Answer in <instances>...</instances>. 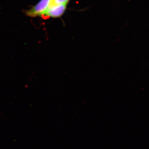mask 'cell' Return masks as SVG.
I'll use <instances>...</instances> for the list:
<instances>
[{
    "mask_svg": "<svg viewBox=\"0 0 149 149\" xmlns=\"http://www.w3.org/2000/svg\"><path fill=\"white\" fill-rule=\"evenodd\" d=\"M67 4H52L50 6L45 14L47 16L49 17L57 18L61 17L66 10Z\"/></svg>",
    "mask_w": 149,
    "mask_h": 149,
    "instance_id": "cell-2",
    "label": "cell"
},
{
    "mask_svg": "<svg viewBox=\"0 0 149 149\" xmlns=\"http://www.w3.org/2000/svg\"><path fill=\"white\" fill-rule=\"evenodd\" d=\"M70 0H52V4H66Z\"/></svg>",
    "mask_w": 149,
    "mask_h": 149,
    "instance_id": "cell-3",
    "label": "cell"
},
{
    "mask_svg": "<svg viewBox=\"0 0 149 149\" xmlns=\"http://www.w3.org/2000/svg\"><path fill=\"white\" fill-rule=\"evenodd\" d=\"M52 3V0H41L36 6L27 11L26 13L28 16L32 17L43 15Z\"/></svg>",
    "mask_w": 149,
    "mask_h": 149,
    "instance_id": "cell-1",
    "label": "cell"
}]
</instances>
